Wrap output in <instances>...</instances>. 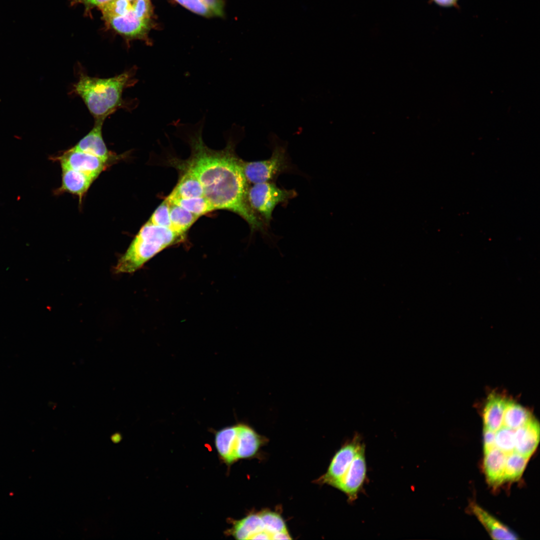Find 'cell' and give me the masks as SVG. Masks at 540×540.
Instances as JSON below:
<instances>
[{
  "label": "cell",
  "mask_w": 540,
  "mask_h": 540,
  "mask_svg": "<svg viewBox=\"0 0 540 540\" xmlns=\"http://www.w3.org/2000/svg\"><path fill=\"white\" fill-rule=\"evenodd\" d=\"M206 121L203 116L196 124L174 120L170 124L175 128L176 136L190 146V155L186 160L176 157L171 159L189 169L200 181L204 197L213 210H225L233 212L248 224L251 234L259 232L268 234V228L256 216L247 198L250 184L242 167L240 158L236 152V134L240 128L234 124L225 132L226 147L215 150L204 142L202 133Z\"/></svg>",
  "instance_id": "obj_1"
},
{
  "label": "cell",
  "mask_w": 540,
  "mask_h": 540,
  "mask_svg": "<svg viewBox=\"0 0 540 540\" xmlns=\"http://www.w3.org/2000/svg\"><path fill=\"white\" fill-rule=\"evenodd\" d=\"M137 70L134 66L113 77L100 78L88 76L79 66L78 80L72 85L70 93L82 98L94 120L104 121L108 116L126 106L122 94L137 82L135 77Z\"/></svg>",
  "instance_id": "obj_2"
},
{
  "label": "cell",
  "mask_w": 540,
  "mask_h": 540,
  "mask_svg": "<svg viewBox=\"0 0 540 540\" xmlns=\"http://www.w3.org/2000/svg\"><path fill=\"white\" fill-rule=\"evenodd\" d=\"M184 236L148 220L140 228L114 268L116 273H132L166 248L184 240Z\"/></svg>",
  "instance_id": "obj_3"
},
{
  "label": "cell",
  "mask_w": 540,
  "mask_h": 540,
  "mask_svg": "<svg viewBox=\"0 0 540 540\" xmlns=\"http://www.w3.org/2000/svg\"><path fill=\"white\" fill-rule=\"evenodd\" d=\"M297 196L294 190L278 186L269 182L250 184L247 192L248 204L256 216L268 228L272 212L279 204H287Z\"/></svg>",
  "instance_id": "obj_4"
},
{
  "label": "cell",
  "mask_w": 540,
  "mask_h": 540,
  "mask_svg": "<svg viewBox=\"0 0 540 540\" xmlns=\"http://www.w3.org/2000/svg\"><path fill=\"white\" fill-rule=\"evenodd\" d=\"M241 164L244 176L250 184L272 182L282 174L293 170L286 147L275 144L270 158L256 161H246L242 159Z\"/></svg>",
  "instance_id": "obj_5"
},
{
  "label": "cell",
  "mask_w": 540,
  "mask_h": 540,
  "mask_svg": "<svg viewBox=\"0 0 540 540\" xmlns=\"http://www.w3.org/2000/svg\"><path fill=\"white\" fill-rule=\"evenodd\" d=\"M61 166L84 174L94 180L107 168L108 162L96 156L70 148L55 156Z\"/></svg>",
  "instance_id": "obj_6"
},
{
  "label": "cell",
  "mask_w": 540,
  "mask_h": 540,
  "mask_svg": "<svg viewBox=\"0 0 540 540\" xmlns=\"http://www.w3.org/2000/svg\"><path fill=\"white\" fill-rule=\"evenodd\" d=\"M364 445L358 436L344 444L334 456L328 471L321 478L322 482L336 488L356 454Z\"/></svg>",
  "instance_id": "obj_7"
},
{
  "label": "cell",
  "mask_w": 540,
  "mask_h": 540,
  "mask_svg": "<svg viewBox=\"0 0 540 540\" xmlns=\"http://www.w3.org/2000/svg\"><path fill=\"white\" fill-rule=\"evenodd\" d=\"M366 476L365 448L362 446L356 454L336 488L344 492L348 500H356L362 488Z\"/></svg>",
  "instance_id": "obj_8"
},
{
  "label": "cell",
  "mask_w": 540,
  "mask_h": 540,
  "mask_svg": "<svg viewBox=\"0 0 540 540\" xmlns=\"http://www.w3.org/2000/svg\"><path fill=\"white\" fill-rule=\"evenodd\" d=\"M116 32L128 40H146L150 28V20L137 16L132 8L126 14L106 20Z\"/></svg>",
  "instance_id": "obj_9"
},
{
  "label": "cell",
  "mask_w": 540,
  "mask_h": 540,
  "mask_svg": "<svg viewBox=\"0 0 540 540\" xmlns=\"http://www.w3.org/2000/svg\"><path fill=\"white\" fill-rule=\"evenodd\" d=\"M104 122L102 120H94L92 129L71 148L94 155L108 162L109 160L116 158L118 156H114L108 150L102 138Z\"/></svg>",
  "instance_id": "obj_10"
},
{
  "label": "cell",
  "mask_w": 540,
  "mask_h": 540,
  "mask_svg": "<svg viewBox=\"0 0 540 540\" xmlns=\"http://www.w3.org/2000/svg\"><path fill=\"white\" fill-rule=\"evenodd\" d=\"M169 164L179 172V178L174 188L166 198L168 200L204 197L202 186L195 174L189 169L176 163L170 158Z\"/></svg>",
  "instance_id": "obj_11"
},
{
  "label": "cell",
  "mask_w": 540,
  "mask_h": 540,
  "mask_svg": "<svg viewBox=\"0 0 540 540\" xmlns=\"http://www.w3.org/2000/svg\"><path fill=\"white\" fill-rule=\"evenodd\" d=\"M540 436V424L534 417L515 430L514 452L530 458L538 444Z\"/></svg>",
  "instance_id": "obj_12"
},
{
  "label": "cell",
  "mask_w": 540,
  "mask_h": 540,
  "mask_svg": "<svg viewBox=\"0 0 540 540\" xmlns=\"http://www.w3.org/2000/svg\"><path fill=\"white\" fill-rule=\"evenodd\" d=\"M469 508L470 512L483 525L494 540H517V535L508 526L502 523L479 505L472 502Z\"/></svg>",
  "instance_id": "obj_13"
},
{
  "label": "cell",
  "mask_w": 540,
  "mask_h": 540,
  "mask_svg": "<svg viewBox=\"0 0 540 540\" xmlns=\"http://www.w3.org/2000/svg\"><path fill=\"white\" fill-rule=\"evenodd\" d=\"M61 167L62 185L56 190V193L60 194L67 192L76 195L81 202L94 180L82 172L64 166Z\"/></svg>",
  "instance_id": "obj_14"
},
{
  "label": "cell",
  "mask_w": 540,
  "mask_h": 540,
  "mask_svg": "<svg viewBox=\"0 0 540 540\" xmlns=\"http://www.w3.org/2000/svg\"><path fill=\"white\" fill-rule=\"evenodd\" d=\"M506 456L496 447L484 454V471L488 484L492 486H498L504 482Z\"/></svg>",
  "instance_id": "obj_15"
},
{
  "label": "cell",
  "mask_w": 540,
  "mask_h": 540,
  "mask_svg": "<svg viewBox=\"0 0 540 540\" xmlns=\"http://www.w3.org/2000/svg\"><path fill=\"white\" fill-rule=\"evenodd\" d=\"M262 442V438L247 425H237L235 454L236 460L254 455Z\"/></svg>",
  "instance_id": "obj_16"
},
{
  "label": "cell",
  "mask_w": 540,
  "mask_h": 540,
  "mask_svg": "<svg viewBox=\"0 0 540 540\" xmlns=\"http://www.w3.org/2000/svg\"><path fill=\"white\" fill-rule=\"evenodd\" d=\"M508 400L496 394L489 396L482 413L484 428L495 432L500 428Z\"/></svg>",
  "instance_id": "obj_17"
},
{
  "label": "cell",
  "mask_w": 540,
  "mask_h": 540,
  "mask_svg": "<svg viewBox=\"0 0 540 540\" xmlns=\"http://www.w3.org/2000/svg\"><path fill=\"white\" fill-rule=\"evenodd\" d=\"M237 425L223 428L215 435L216 449L221 458L230 464L236 460L235 454Z\"/></svg>",
  "instance_id": "obj_18"
},
{
  "label": "cell",
  "mask_w": 540,
  "mask_h": 540,
  "mask_svg": "<svg viewBox=\"0 0 540 540\" xmlns=\"http://www.w3.org/2000/svg\"><path fill=\"white\" fill-rule=\"evenodd\" d=\"M263 531L266 530L259 514H252L236 521L228 532L237 540H252L254 535Z\"/></svg>",
  "instance_id": "obj_19"
},
{
  "label": "cell",
  "mask_w": 540,
  "mask_h": 540,
  "mask_svg": "<svg viewBox=\"0 0 540 540\" xmlns=\"http://www.w3.org/2000/svg\"><path fill=\"white\" fill-rule=\"evenodd\" d=\"M533 418L527 408L512 400H508L503 414L502 425L515 430L527 423Z\"/></svg>",
  "instance_id": "obj_20"
},
{
  "label": "cell",
  "mask_w": 540,
  "mask_h": 540,
  "mask_svg": "<svg viewBox=\"0 0 540 540\" xmlns=\"http://www.w3.org/2000/svg\"><path fill=\"white\" fill-rule=\"evenodd\" d=\"M169 204L170 229L186 236V234L198 217L178 205Z\"/></svg>",
  "instance_id": "obj_21"
},
{
  "label": "cell",
  "mask_w": 540,
  "mask_h": 540,
  "mask_svg": "<svg viewBox=\"0 0 540 540\" xmlns=\"http://www.w3.org/2000/svg\"><path fill=\"white\" fill-rule=\"evenodd\" d=\"M530 458L516 452L507 454L504 482H514L522 476Z\"/></svg>",
  "instance_id": "obj_22"
},
{
  "label": "cell",
  "mask_w": 540,
  "mask_h": 540,
  "mask_svg": "<svg viewBox=\"0 0 540 540\" xmlns=\"http://www.w3.org/2000/svg\"><path fill=\"white\" fill-rule=\"evenodd\" d=\"M170 203L178 205L198 218L213 211L210 203L203 196L168 200Z\"/></svg>",
  "instance_id": "obj_23"
},
{
  "label": "cell",
  "mask_w": 540,
  "mask_h": 540,
  "mask_svg": "<svg viewBox=\"0 0 540 540\" xmlns=\"http://www.w3.org/2000/svg\"><path fill=\"white\" fill-rule=\"evenodd\" d=\"M515 430L502 425L495 431V447L506 454L514 452Z\"/></svg>",
  "instance_id": "obj_24"
},
{
  "label": "cell",
  "mask_w": 540,
  "mask_h": 540,
  "mask_svg": "<svg viewBox=\"0 0 540 540\" xmlns=\"http://www.w3.org/2000/svg\"><path fill=\"white\" fill-rule=\"evenodd\" d=\"M264 526V530L273 536L278 532L288 531L282 517L278 514L272 512H264L259 514Z\"/></svg>",
  "instance_id": "obj_25"
},
{
  "label": "cell",
  "mask_w": 540,
  "mask_h": 540,
  "mask_svg": "<svg viewBox=\"0 0 540 540\" xmlns=\"http://www.w3.org/2000/svg\"><path fill=\"white\" fill-rule=\"evenodd\" d=\"M99 8L106 20L126 14L132 9V4L128 0H112Z\"/></svg>",
  "instance_id": "obj_26"
},
{
  "label": "cell",
  "mask_w": 540,
  "mask_h": 540,
  "mask_svg": "<svg viewBox=\"0 0 540 540\" xmlns=\"http://www.w3.org/2000/svg\"><path fill=\"white\" fill-rule=\"evenodd\" d=\"M148 221L154 225L170 228V204L166 198L155 210Z\"/></svg>",
  "instance_id": "obj_27"
},
{
  "label": "cell",
  "mask_w": 540,
  "mask_h": 540,
  "mask_svg": "<svg viewBox=\"0 0 540 540\" xmlns=\"http://www.w3.org/2000/svg\"><path fill=\"white\" fill-rule=\"evenodd\" d=\"M186 8L198 14L210 16H214L202 0H175Z\"/></svg>",
  "instance_id": "obj_28"
},
{
  "label": "cell",
  "mask_w": 540,
  "mask_h": 540,
  "mask_svg": "<svg viewBox=\"0 0 540 540\" xmlns=\"http://www.w3.org/2000/svg\"><path fill=\"white\" fill-rule=\"evenodd\" d=\"M132 8L140 18L150 20L152 12V5L150 0H134Z\"/></svg>",
  "instance_id": "obj_29"
},
{
  "label": "cell",
  "mask_w": 540,
  "mask_h": 540,
  "mask_svg": "<svg viewBox=\"0 0 540 540\" xmlns=\"http://www.w3.org/2000/svg\"><path fill=\"white\" fill-rule=\"evenodd\" d=\"M205 5L214 16H222L224 14L223 0H202Z\"/></svg>",
  "instance_id": "obj_30"
},
{
  "label": "cell",
  "mask_w": 540,
  "mask_h": 540,
  "mask_svg": "<svg viewBox=\"0 0 540 540\" xmlns=\"http://www.w3.org/2000/svg\"><path fill=\"white\" fill-rule=\"evenodd\" d=\"M495 432L494 431L484 428V454L487 453L494 448V445Z\"/></svg>",
  "instance_id": "obj_31"
},
{
  "label": "cell",
  "mask_w": 540,
  "mask_h": 540,
  "mask_svg": "<svg viewBox=\"0 0 540 540\" xmlns=\"http://www.w3.org/2000/svg\"><path fill=\"white\" fill-rule=\"evenodd\" d=\"M72 4H82L88 7L100 6L112 0H70Z\"/></svg>",
  "instance_id": "obj_32"
},
{
  "label": "cell",
  "mask_w": 540,
  "mask_h": 540,
  "mask_svg": "<svg viewBox=\"0 0 540 540\" xmlns=\"http://www.w3.org/2000/svg\"><path fill=\"white\" fill-rule=\"evenodd\" d=\"M436 4L443 6H450L456 4L458 0H433Z\"/></svg>",
  "instance_id": "obj_33"
},
{
  "label": "cell",
  "mask_w": 540,
  "mask_h": 540,
  "mask_svg": "<svg viewBox=\"0 0 540 540\" xmlns=\"http://www.w3.org/2000/svg\"><path fill=\"white\" fill-rule=\"evenodd\" d=\"M128 0V1L130 2V1H132V0Z\"/></svg>",
  "instance_id": "obj_34"
}]
</instances>
